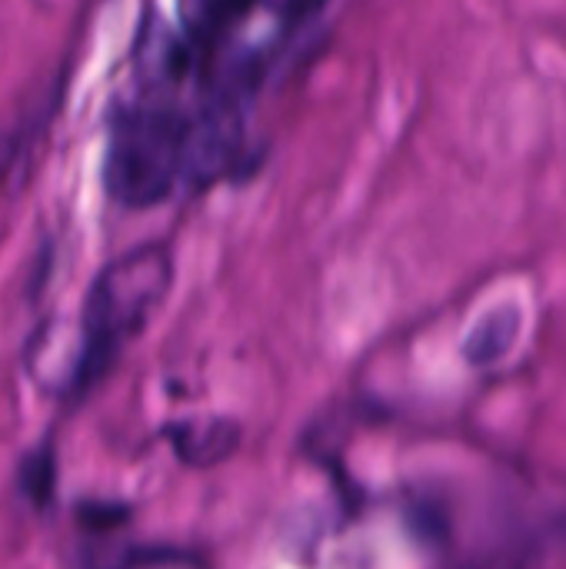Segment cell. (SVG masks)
<instances>
[{
    "label": "cell",
    "mask_w": 566,
    "mask_h": 569,
    "mask_svg": "<svg viewBox=\"0 0 566 569\" xmlns=\"http://www.w3.org/2000/svg\"><path fill=\"white\" fill-rule=\"evenodd\" d=\"M334 0H177L143 30L107 117L103 187L127 210L240 180L264 103L317 53Z\"/></svg>",
    "instance_id": "6da1fadb"
},
{
    "label": "cell",
    "mask_w": 566,
    "mask_h": 569,
    "mask_svg": "<svg viewBox=\"0 0 566 569\" xmlns=\"http://www.w3.org/2000/svg\"><path fill=\"white\" fill-rule=\"evenodd\" d=\"M173 283V257L163 243H143L110 260L87 290L83 347L73 363V387L97 383L120 350L137 340L163 307Z\"/></svg>",
    "instance_id": "7a4b0ae2"
},
{
    "label": "cell",
    "mask_w": 566,
    "mask_h": 569,
    "mask_svg": "<svg viewBox=\"0 0 566 569\" xmlns=\"http://www.w3.org/2000/svg\"><path fill=\"white\" fill-rule=\"evenodd\" d=\"M167 433H170V443H173L177 457L187 467H214V463L227 460L240 443L237 427L227 423V420L180 423V427H170Z\"/></svg>",
    "instance_id": "3957f363"
},
{
    "label": "cell",
    "mask_w": 566,
    "mask_h": 569,
    "mask_svg": "<svg viewBox=\"0 0 566 569\" xmlns=\"http://www.w3.org/2000/svg\"><path fill=\"white\" fill-rule=\"evenodd\" d=\"M517 333H520V310H517V307L494 310L490 317H484V320L474 327V333H470L464 353H467L470 363H480V367H484V363H497V360H504V353L514 347Z\"/></svg>",
    "instance_id": "277c9868"
}]
</instances>
